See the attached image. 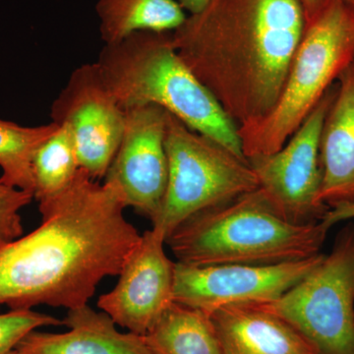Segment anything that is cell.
<instances>
[{
    "instance_id": "cell-16",
    "label": "cell",
    "mask_w": 354,
    "mask_h": 354,
    "mask_svg": "<svg viewBox=\"0 0 354 354\" xmlns=\"http://www.w3.org/2000/svg\"><path fill=\"white\" fill-rule=\"evenodd\" d=\"M95 11L104 44L134 32H174L187 18L176 0H97Z\"/></svg>"
},
{
    "instance_id": "cell-6",
    "label": "cell",
    "mask_w": 354,
    "mask_h": 354,
    "mask_svg": "<svg viewBox=\"0 0 354 354\" xmlns=\"http://www.w3.org/2000/svg\"><path fill=\"white\" fill-rule=\"evenodd\" d=\"M165 151L169 177L153 228L165 239L180 223L259 188L248 160L167 114Z\"/></svg>"
},
{
    "instance_id": "cell-26",
    "label": "cell",
    "mask_w": 354,
    "mask_h": 354,
    "mask_svg": "<svg viewBox=\"0 0 354 354\" xmlns=\"http://www.w3.org/2000/svg\"><path fill=\"white\" fill-rule=\"evenodd\" d=\"M353 64H354V60H353Z\"/></svg>"
},
{
    "instance_id": "cell-24",
    "label": "cell",
    "mask_w": 354,
    "mask_h": 354,
    "mask_svg": "<svg viewBox=\"0 0 354 354\" xmlns=\"http://www.w3.org/2000/svg\"><path fill=\"white\" fill-rule=\"evenodd\" d=\"M184 10L188 13L195 14L199 12L201 9L209 1V0H176Z\"/></svg>"
},
{
    "instance_id": "cell-1",
    "label": "cell",
    "mask_w": 354,
    "mask_h": 354,
    "mask_svg": "<svg viewBox=\"0 0 354 354\" xmlns=\"http://www.w3.org/2000/svg\"><path fill=\"white\" fill-rule=\"evenodd\" d=\"M127 208L115 181L100 183L81 169L64 193L39 205V227L0 242V307L87 304L102 279L120 274L141 239Z\"/></svg>"
},
{
    "instance_id": "cell-19",
    "label": "cell",
    "mask_w": 354,
    "mask_h": 354,
    "mask_svg": "<svg viewBox=\"0 0 354 354\" xmlns=\"http://www.w3.org/2000/svg\"><path fill=\"white\" fill-rule=\"evenodd\" d=\"M57 128L55 122L29 127L0 120V181L34 194L32 158L39 145Z\"/></svg>"
},
{
    "instance_id": "cell-11",
    "label": "cell",
    "mask_w": 354,
    "mask_h": 354,
    "mask_svg": "<svg viewBox=\"0 0 354 354\" xmlns=\"http://www.w3.org/2000/svg\"><path fill=\"white\" fill-rule=\"evenodd\" d=\"M122 138L106 179L115 181L127 207L152 223L162 209L169 177L167 113L155 104L124 109Z\"/></svg>"
},
{
    "instance_id": "cell-4",
    "label": "cell",
    "mask_w": 354,
    "mask_h": 354,
    "mask_svg": "<svg viewBox=\"0 0 354 354\" xmlns=\"http://www.w3.org/2000/svg\"><path fill=\"white\" fill-rule=\"evenodd\" d=\"M322 223L295 225L270 206L262 191L190 216L165 239L177 262L190 266L278 265L321 253Z\"/></svg>"
},
{
    "instance_id": "cell-15",
    "label": "cell",
    "mask_w": 354,
    "mask_h": 354,
    "mask_svg": "<svg viewBox=\"0 0 354 354\" xmlns=\"http://www.w3.org/2000/svg\"><path fill=\"white\" fill-rule=\"evenodd\" d=\"M62 334L34 330L20 342L16 354H152L143 335L120 333L108 314L88 304L69 309Z\"/></svg>"
},
{
    "instance_id": "cell-23",
    "label": "cell",
    "mask_w": 354,
    "mask_h": 354,
    "mask_svg": "<svg viewBox=\"0 0 354 354\" xmlns=\"http://www.w3.org/2000/svg\"><path fill=\"white\" fill-rule=\"evenodd\" d=\"M299 1L304 7L307 24V23L312 22L320 15L326 6L329 4L330 0H299Z\"/></svg>"
},
{
    "instance_id": "cell-14",
    "label": "cell",
    "mask_w": 354,
    "mask_h": 354,
    "mask_svg": "<svg viewBox=\"0 0 354 354\" xmlns=\"http://www.w3.org/2000/svg\"><path fill=\"white\" fill-rule=\"evenodd\" d=\"M337 90L321 134L323 169L319 202L334 207L354 202V64L337 78Z\"/></svg>"
},
{
    "instance_id": "cell-22",
    "label": "cell",
    "mask_w": 354,
    "mask_h": 354,
    "mask_svg": "<svg viewBox=\"0 0 354 354\" xmlns=\"http://www.w3.org/2000/svg\"><path fill=\"white\" fill-rule=\"evenodd\" d=\"M354 220V202L341 203L330 207L321 223L329 232L330 228L342 221Z\"/></svg>"
},
{
    "instance_id": "cell-20",
    "label": "cell",
    "mask_w": 354,
    "mask_h": 354,
    "mask_svg": "<svg viewBox=\"0 0 354 354\" xmlns=\"http://www.w3.org/2000/svg\"><path fill=\"white\" fill-rule=\"evenodd\" d=\"M64 325L62 320L32 309L10 310L0 314V354H16L30 333L48 326Z\"/></svg>"
},
{
    "instance_id": "cell-18",
    "label": "cell",
    "mask_w": 354,
    "mask_h": 354,
    "mask_svg": "<svg viewBox=\"0 0 354 354\" xmlns=\"http://www.w3.org/2000/svg\"><path fill=\"white\" fill-rule=\"evenodd\" d=\"M80 169L73 136L68 128L58 125L32 158L35 199L39 205L55 199L71 185Z\"/></svg>"
},
{
    "instance_id": "cell-10",
    "label": "cell",
    "mask_w": 354,
    "mask_h": 354,
    "mask_svg": "<svg viewBox=\"0 0 354 354\" xmlns=\"http://www.w3.org/2000/svg\"><path fill=\"white\" fill-rule=\"evenodd\" d=\"M50 116L51 122L71 132L81 169L95 180L106 178L122 138L125 113L97 62L72 72L53 102Z\"/></svg>"
},
{
    "instance_id": "cell-7",
    "label": "cell",
    "mask_w": 354,
    "mask_h": 354,
    "mask_svg": "<svg viewBox=\"0 0 354 354\" xmlns=\"http://www.w3.org/2000/svg\"><path fill=\"white\" fill-rule=\"evenodd\" d=\"M256 305L290 323L320 354H354V220L301 281L279 299Z\"/></svg>"
},
{
    "instance_id": "cell-5",
    "label": "cell",
    "mask_w": 354,
    "mask_h": 354,
    "mask_svg": "<svg viewBox=\"0 0 354 354\" xmlns=\"http://www.w3.org/2000/svg\"><path fill=\"white\" fill-rule=\"evenodd\" d=\"M353 60L354 12L330 0L307 23L274 108L256 124L239 128L247 160L283 148Z\"/></svg>"
},
{
    "instance_id": "cell-12",
    "label": "cell",
    "mask_w": 354,
    "mask_h": 354,
    "mask_svg": "<svg viewBox=\"0 0 354 354\" xmlns=\"http://www.w3.org/2000/svg\"><path fill=\"white\" fill-rule=\"evenodd\" d=\"M165 239L153 228L141 235L121 270L118 285L97 306L116 325L145 335L174 302V266L165 252Z\"/></svg>"
},
{
    "instance_id": "cell-21",
    "label": "cell",
    "mask_w": 354,
    "mask_h": 354,
    "mask_svg": "<svg viewBox=\"0 0 354 354\" xmlns=\"http://www.w3.org/2000/svg\"><path fill=\"white\" fill-rule=\"evenodd\" d=\"M32 199V193L0 181V242L12 241L22 236L24 230L19 212Z\"/></svg>"
},
{
    "instance_id": "cell-2",
    "label": "cell",
    "mask_w": 354,
    "mask_h": 354,
    "mask_svg": "<svg viewBox=\"0 0 354 354\" xmlns=\"http://www.w3.org/2000/svg\"><path fill=\"white\" fill-rule=\"evenodd\" d=\"M305 27L299 0H209L172 41L239 129L276 106Z\"/></svg>"
},
{
    "instance_id": "cell-9",
    "label": "cell",
    "mask_w": 354,
    "mask_h": 354,
    "mask_svg": "<svg viewBox=\"0 0 354 354\" xmlns=\"http://www.w3.org/2000/svg\"><path fill=\"white\" fill-rule=\"evenodd\" d=\"M324 257L321 252L304 260L267 266L197 267L176 262L174 301L209 315L230 305L268 304L297 285Z\"/></svg>"
},
{
    "instance_id": "cell-17",
    "label": "cell",
    "mask_w": 354,
    "mask_h": 354,
    "mask_svg": "<svg viewBox=\"0 0 354 354\" xmlns=\"http://www.w3.org/2000/svg\"><path fill=\"white\" fill-rule=\"evenodd\" d=\"M143 337L152 354H223L211 315L176 301Z\"/></svg>"
},
{
    "instance_id": "cell-25",
    "label": "cell",
    "mask_w": 354,
    "mask_h": 354,
    "mask_svg": "<svg viewBox=\"0 0 354 354\" xmlns=\"http://www.w3.org/2000/svg\"><path fill=\"white\" fill-rule=\"evenodd\" d=\"M341 1L354 12V0H341Z\"/></svg>"
},
{
    "instance_id": "cell-8",
    "label": "cell",
    "mask_w": 354,
    "mask_h": 354,
    "mask_svg": "<svg viewBox=\"0 0 354 354\" xmlns=\"http://www.w3.org/2000/svg\"><path fill=\"white\" fill-rule=\"evenodd\" d=\"M337 90V84L328 88L283 148L248 158L270 206L283 220L295 225L320 223L330 209L318 200L323 180L320 143Z\"/></svg>"
},
{
    "instance_id": "cell-13",
    "label": "cell",
    "mask_w": 354,
    "mask_h": 354,
    "mask_svg": "<svg viewBox=\"0 0 354 354\" xmlns=\"http://www.w3.org/2000/svg\"><path fill=\"white\" fill-rule=\"evenodd\" d=\"M211 318L223 354H320L290 323L256 304L223 307Z\"/></svg>"
},
{
    "instance_id": "cell-3",
    "label": "cell",
    "mask_w": 354,
    "mask_h": 354,
    "mask_svg": "<svg viewBox=\"0 0 354 354\" xmlns=\"http://www.w3.org/2000/svg\"><path fill=\"white\" fill-rule=\"evenodd\" d=\"M123 109L155 104L241 160L239 127L179 57L172 32H138L104 44L97 62Z\"/></svg>"
}]
</instances>
